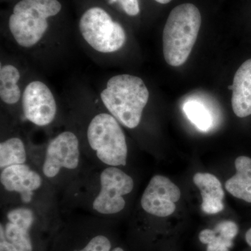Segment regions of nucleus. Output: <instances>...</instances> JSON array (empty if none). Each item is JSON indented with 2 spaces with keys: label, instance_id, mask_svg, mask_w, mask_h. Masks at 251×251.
Returning a JSON list of instances; mask_svg holds the SVG:
<instances>
[{
  "label": "nucleus",
  "instance_id": "nucleus-18",
  "mask_svg": "<svg viewBox=\"0 0 251 251\" xmlns=\"http://www.w3.org/2000/svg\"><path fill=\"white\" fill-rule=\"evenodd\" d=\"M183 110L188 120L200 130L206 131L211 128L212 117L202 103L196 100H189L184 103Z\"/></svg>",
  "mask_w": 251,
  "mask_h": 251
},
{
  "label": "nucleus",
  "instance_id": "nucleus-15",
  "mask_svg": "<svg viewBox=\"0 0 251 251\" xmlns=\"http://www.w3.org/2000/svg\"><path fill=\"white\" fill-rule=\"evenodd\" d=\"M235 168L237 173L226 181V190L234 197L251 203V158L238 157Z\"/></svg>",
  "mask_w": 251,
  "mask_h": 251
},
{
  "label": "nucleus",
  "instance_id": "nucleus-9",
  "mask_svg": "<svg viewBox=\"0 0 251 251\" xmlns=\"http://www.w3.org/2000/svg\"><path fill=\"white\" fill-rule=\"evenodd\" d=\"M22 107L26 120L38 126H46L54 121L57 105L53 94L41 81L29 82L23 92Z\"/></svg>",
  "mask_w": 251,
  "mask_h": 251
},
{
  "label": "nucleus",
  "instance_id": "nucleus-5",
  "mask_svg": "<svg viewBox=\"0 0 251 251\" xmlns=\"http://www.w3.org/2000/svg\"><path fill=\"white\" fill-rule=\"evenodd\" d=\"M98 187L89 198L88 206L94 214L115 215L125 209V196L134 188L133 178L120 167L106 166L98 173Z\"/></svg>",
  "mask_w": 251,
  "mask_h": 251
},
{
  "label": "nucleus",
  "instance_id": "nucleus-23",
  "mask_svg": "<svg viewBox=\"0 0 251 251\" xmlns=\"http://www.w3.org/2000/svg\"><path fill=\"white\" fill-rule=\"evenodd\" d=\"M155 1H157L158 3H160V4H166L169 3L172 0H155Z\"/></svg>",
  "mask_w": 251,
  "mask_h": 251
},
{
  "label": "nucleus",
  "instance_id": "nucleus-19",
  "mask_svg": "<svg viewBox=\"0 0 251 251\" xmlns=\"http://www.w3.org/2000/svg\"><path fill=\"white\" fill-rule=\"evenodd\" d=\"M110 239L103 234H97L87 242L85 247L74 251H111Z\"/></svg>",
  "mask_w": 251,
  "mask_h": 251
},
{
  "label": "nucleus",
  "instance_id": "nucleus-4",
  "mask_svg": "<svg viewBox=\"0 0 251 251\" xmlns=\"http://www.w3.org/2000/svg\"><path fill=\"white\" fill-rule=\"evenodd\" d=\"M89 148L104 167H124L128 147L121 124L111 114L101 112L91 120L87 129Z\"/></svg>",
  "mask_w": 251,
  "mask_h": 251
},
{
  "label": "nucleus",
  "instance_id": "nucleus-25",
  "mask_svg": "<svg viewBox=\"0 0 251 251\" xmlns=\"http://www.w3.org/2000/svg\"><path fill=\"white\" fill-rule=\"evenodd\" d=\"M117 1H119V0H110V3L116 2Z\"/></svg>",
  "mask_w": 251,
  "mask_h": 251
},
{
  "label": "nucleus",
  "instance_id": "nucleus-14",
  "mask_svg": "<svg viewBox=\"0 0 251 251\" xmlns=\"http://www.w3.org/2000/svg\"><path fill=\"white\" fill-rule=\"evenodd\" d=\"M238 231L237 225L233 221H221L214 229L201 231L199 239L202 244H207L206 251H229Z\"/></svg>",
  "mask_w": 251,
  "mask_h": 251
},
{
  "label": "nucleus",
  "instance_id": "nucleus-10",
  "mask_svg": "<svg viewBox=\"0 0 251 251\" xmlns=\"http://www.w3.org/2000/svg\"><path fill=\"white\" fill-rule=\"evenodd\" d=\"M180 198L181 191L176 184L166 176L155 175L145 188L140 204L150 215L165 218L175 212Z\"/></svg>",
  "mask_w": 251,
  "mask_h": 251
},
{
  "label": "nucleus",
  "instance_id": "nucleus-1",
  "mask_svg": "<svg viewBox=\"0 0 251 251\" xmlns=\"http://www.w3.org/2000/svg\"><path fill=\"white\" fill-rule=\"evenodd\" d=\"M150 97L148 87L139 77L128 74L109 79L100 99L109 113L128 128L140 125Z\"/></svg>",
  "mask_w": 251,
  "mask_h": 251
},
{
  "label": "nucleus",
  "instance_id": "nucleus-8",
  "mask_svg": "<svg viewBox=\"0 0 251 251\" xmlns=\"http://www.w3.org/2000/svg\"><path fill=\"white\" fill-rule=\"evenodd\" d=\"M45 178L28 163L14 165L1 170L0 183L4 191L18 196L20 205L30 206L44 187Z\"/></svg>",
  "mask_w": 251,
  "mask_h": 251
},
{
  "label": "nucleus",
  "instance_id": "nucleus-16",
  "mask_svg": "<svg viewBox=\"0 0 251 251\" xmlns=\"http://www.w3.org/2000/svg\"><path fill=\"white\" fill-rule=\"evenodd\" d=\"M21 78L19 70L11 64L1 66L0 69V98L7 105H14L21 98V91L18 85Z\"/></svg>",
  "mask_w": 251,
  "mask_h": 251
},
{
  "label": "nucleus",
  "instance_id": "nucleus-7",
  "mask_svg": "<svg viewBox=\"0 0 251 251\" xmlns=\"http://www.w3.org/2000/svg\"><path fill=\"white\" fill-rule=\"evenodd\" d=\"M81 165L80 141L74 132L65 130L54 137L46 148L41 173L46 180L55 183L78 171Z\"/></svg>",
  "mask_w": 251,
  "mask_h": 251
},
{
  "label": "nucleus",
  "instance_id": "nucleus-22",
  "mask_svg": "<svg viewBox=\"0 0 251 251\" xmlns=\"http://www.w3.org/2000/svg\"><path fill=\"white\" fill-rule=\"evenodd\" d=\"M246 241H247V244L251 247V227L246 233Z\"/></svg>",
  "mask_w": 251,
  "mask_h": 251
},
{
  "label": "nucleus",
  "instance_id": "nucleus-24",
  "mask_svg": "<svg viewBox=\"0 0 251 251\" xmlns=\"http://www.w3.org/2000/svg\"><path fill=\"white\" fill-rule=\"evenodd\" d=\"M111 251H125L122 248L120 247H116L115 249H112Z\"/></svg>",
  "mask_w": 251,
  "mask_h": 251
},
{
  "label": "nucleus",
  "instance_id": "nucleus-13",
  "mask_svg": "<svg viewBox=\"0 0 251 251\" xmlns=\"http://www.w3.org/2000/svg\"><path fill=\"white\" fill-rule=\"evenodd\" d=\"M193 181L201 191L202 198V209L208 214H215L224 210L225 196L219 179L210 173H196Z\"/></svg>",
  "mask_w": 251,
  "mask_h": 251
},
{
  "label": "nucleus",
  "instance_id": "nucleus-6",
  "mask_svg": "<svg viewBox=\"0 0 251 251\" xmlns=\"http://www.w3.org/2000/svg\"><path fill=\"white\" fill-rule=\"evenodd\" d=\"M79 29L84 40L100 53L120 50L126 40L121 25L114 21L105 10L98 6L90 8L82 14Z\"/></svg>",
  "mask_w": 251,
  "mask_h": 251
},
{
  "label": "nucleus",
  "instance_id": "nucleus-17",
  "mask_svg": "<svg viewBox=\"0 0 251 251\" xmlns=\"http://www.w3.org/2000/svg\"><path fill=\"white\" fill-rule=\"evenodd\" d=\"M28 161L25 144L21 138L11 137L0 143V169Z\"/></svg>",
  "mask_w": 251,
  "mask_h": 251
},
{
  "label": "nucleus",
  "instance_id": "nucleus-21",
  "mask_svg": "<svg viewBox=\"0 0 251 251\" xmlns=\"http://www.w3.org/2000/svg\"><path fill=\"white\" fill-rule=\"evenodd\" d=\"M0 251H19L14 244L6 240L4 230L0 226Z\"/></svg>",
  "mask_w": 251,
  "mask_h": 251
},
{
  "label": "nucleus",
  "instance_id": "nucleus-20",
  "mask_svg": "<svg viewBox=\"0 0 251 251\" xmlns=\"http://www.w3.org/2000/svg\"><path fill=\"white\" fill-rule=\"evenodd\" d=\"M122 9L128 16H137L140 13L139 1L138 0H119Z\"/></svg>",
  "mask_w": 251,
  "mask_h": 251
},
{
  "label": "nucleus",
  "instance_id": "nucleus-2",
  "mask_svg": "<svg viewBox=\"0 0 251 251\" xmlns=\"http://www.w3.org/2000/svg\"><path fill=\"white\" fill-rule=\"evenodd\" d=\"M201 15L194 4H180L172 10L163 33V55L173 67L187 60L195 45L201 25Z\"/></svg>",
  "mask_w": 251,
  "mask_h": 251
},
{
  "label": "nucleus",
  "instance_id": "nucleus-3",
  "mask_svg": "<svg viewBox=\"0 0 251 251\" xmlns=\"http://www.w3.org/2000/svg\"><path fill=\"white\" fill-rule=\"evenodd\" d=\"M61 9L58 0H21L9 17L11 35L21 47L36 46L45 35L49 18L58 14Z\"/></svg>",
  "mask_w": 251,
  "mask_h": 251
},
{
  "label": "nucleus",
  "instance_id": "nucleus-11",
  "mask_svg": "<svg viewBox=\"0 0 251 251\" xmlns=\"http://www.w3.org/2000/svg\"><path fill=\"white\" fill-rule=\"evenodd\" d=\"M36 212L31 206L18 205L6 211L3 228L6 240L19 251H33L31 229L36 221Z\"/></svg>",
  "mask_w": 251,
  "mask_h": 251
},
{
  "label": "nucleus",
  "instance_id": "nucleus-12",
  "mask_svg": "<svg viewBox=\"0 0 251 251\" xmlns=\"http://www.w3.org/2000/svg\"><path fill=\"white\" fill-rule=\"evenodd\" d=\"M232 105L237 117L251 115V59L243 63L234 75Z\"/></svg>",
  "mask_w": 251,
  "mask_h": 251
}]
</instances>
